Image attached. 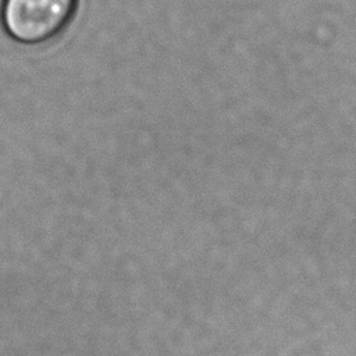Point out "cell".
Segmentation results:
<instances>
[{
    "mask_svg": "<svg viewBox=\"0 0 356 356\" xmlns=\"http://www.w3.org/2000/svg\"><path fill=\"white\" fill-rule=\"evenodd\" d=\"M76 7L78 0H3L1 24L17 43L36 46L57 38Z\"/></svg>",
    "mask_w": 356,
    "mask_h": 356,
    "instance_id": "cell-1",
    "label": "cell"
}]
</instances>
